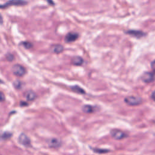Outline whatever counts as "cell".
Segmentation results:
<instances>
[{
	"instance_id": "1",
	"label": "cell",
	"mask_w": 155,
	"mask_h": 155,
	"mask_svg": "<svg viewBox=\"0 0 155 155\" xmlns=\"http://www.w3.org/2000/svg\"><path fill=\"white\" fill-rule=\"evenodd\" d=\"M12 70L13 74L17 76H23L26 73V70L25 67L19 64L13 65L12 66Z\"/></svg>"
},
{
	"instance_id": "2",
	"label": "cell",
	"mask_w": 155,
	"mask_h": 155,
	"mask_svg": "<svg viewBox=\"0 0 155 155\" xmlns=\"http://www.w3.org/2000/svg\"><path fill=\"white\" fill-rule=\"evenodd\" d=\"M125 102L131 106H136L140 105L142 103V99L139 97L136 96H128L125 98Z\"/></svg>"
},
{
	"instance_id": "3",
	"label": "cell",
	"mask_w": 155,
	"mask_h": 155,
	"mask_svg": "<svg viewBox=\"0 0 155 155\" xmlns=\"http://www.w3.org/2000/svg\"><path fill=\"white\" fill-rule=\"evenodd\" d=\"M111 135L114 139L117 140L122 139L125 138L126 137H127V135L125 132L117 129L112 130L111 131Z\"/></svg>"
},
{
	"instance_id": "4",
	"label": "cell",
	"mask_w": 155,
	"mask_h": 155,
	"mask_svg": "<svg viewBox=\"0 0 155 155\" xmlns=\"http://www.w3.org/2000/svg\"><path fill=\"white\" fill-rule=\"evenodd\" d=\"M18 140L21 144L25 147H29L31 146V139L24 133H21L20 135L18 138Z\"/></svg>"
},
{
	"instance_id": "5",
	"label": "cell",
	"mask_w": 155,
	"mask_h": 155,
	"mask_svg": "<svg viewBox=\"0 0 155 155\" xmlns=\"http://www.w3.org/2000/svg\"><path fill=\"white\" fill-rule=\"evenodd\" d=\"M79 37V34L76 32H69L68 33L65 37V41L67 43H72L76 41Z\"/></svg>"
},
{
	"instance_id": "6",
	"label": "cell",
	"mask_w": 155,
	"mask_h": 155,
	"mask_svg": "<svg viewBox=\"0 0 155 155\" xmlns=\"http://www.w3.org/2000/svg\"><path fill=\"white\" fill-rule=\"evenodd\" d=\"M154 75L151 72H146L141 77L142 80L146 83H150L153 82L154 80Z\"/></svg>"
},
{
	"instance_id": "7",
	"label": "cell",
	"mask_w": 155,
	"mask_h": 155,
	"mask_svg": "<svg viewBox=\"0 0 155 155\" xmlns=\"http://www.w3.org/2000/svg\"><path fill=\"white\" fill-rule=\"evenodd\" d=\"M48 144L51 148H58L61 145V141L58 138H52L49 140Z\"/></svg>"
},
{
	"instance_id": "8",
	"label": "cell",
	"mask_w": 155,
	"mask_h": 155,
	"mask_svg": "<svg viewBox=\"0 0 155 155\" xmlns=\"http://www.w3.org/2000/svg\"><path fill=\"white\" fill-rule=\"evenodd\" d=\"M24 96L27 101H33L36 98V94L33 90H27L25 93Z\"/></svg>"
},
{
	"instance_id": "9",
	"label": "cell",
	"mask_w": 155,
	"mask_h": 155,
	"mask_svg": "<svg viewBox=\"0 0 155 155\" xmlns=\"http://www.w3.org/2000/svg\"><path fill=\"white\" fill-rule=\"evenodd\" d=\"M127 33L129 35H132L134 37H136V38H141L143 36H144L145 35V33L141 31H129L127 32Z\"/></svg>"
},
{
	"instance_id": "10",
	"label": "cell",
	"mask_w": 155,
	"mask_h": 155,
	"mask_svg": "<svg viewBox=\"0 0 155 155\" xmlns=\"http://www.w3.org/2000/svg\"><path fill=\"white\" fill-rule=\"evenodd\" d=\"M84 60L80 56H76L72 60V64L75 65H81L83 64Z\"/></svg>"
},
{
	"instance_id": "11",
	"label": "cell",
	"mask_w": 155,
	"mask_h": 155,
	"mask_svg": "<svg viewBox=\"0 0 155 155\" xmlns=\"http://www.w3.org/2000/svg\"><path fill=\"white\" fill-rule=\"evenodd\" d=\"M63 50H64V47L61 44H56L52 47L53 52L56 53H60L62 52Z\"/></svg>"
},
{
	"instance_id": "12",
	"label": "cell",
	"mask_w": 155,
	"mask_h": 155,
	"mask_svg": "<svg viewBox=\"0 0 155 155\" xmlns=\"http://www.w3.org/2000/svg\"><path fill=\"white\" fill-rule=\"evenodd\" d=\"M26 2L23 1H18V0H15V1H8L6 4H4L3 7H6L7 5H23L24 4H25Z\"/></svg>"
},
{
	"instance_id": "13",
	"label": "cell",
	"mask_w": 155,
	"mask_h": 155,
	"mask_svg": "<svg viewBox=\"0 0 155 155\" xmlns=\"http://www.w3.org/2000/svg\"><path fill=\"white\" fill-rule=\"evenodd\" d=\"M71 89L73 92L79 93V94H85L86 93V92L84 91V90L83 89H82L81 87H80L78 86H74L71 87Z\"/></svg>"
},
{
	"instance_id": "14",
	"label": "cell",
	"mask_w": 155,
	"mask_h": 155,
	"mask_svg": "<svg viewBox=\"0 0 155 155\" xmlns=\"http://www.w3.org/2000/svg\"><path fill=\"white\" fill-rule=\"evenodd\" d=\"M82 110L84 112H86V113H92V112L94 111L95 108L93 106H92L86 105V106H83Z\"/></svg>"
},
{
	"instance_id": "15",
	"label": "cell",
	"mask_w": 155,
	"mask_h": 155,
	"mask_svg": "<svg viewBox=\"0 0 155 155\" xmlns=\"http://www.w3.org/2000/svg\"><path fill=\"white\" fill-rule=\"evenodd\" d=\"M22 44L26 49H31L33 46L32 44L31 43V42H29V41H24L22 43Z\"/></svg>"
},
{
	"instance_id": "16",
	"label": "cell",
	"mask_w": 155,
	"mask_h": 155,
	"mask_svg": "<svg viewBox=\"0 0 155 155\" xmlns=\"http://www.w3.org/2000/svg\"><path fill=\"white\" fill-rule=\"evenodd\" d=\"M13 86L18 89H21L22 87V82L19 80H17L13 82Z\"/></svg>"
},
{
	"instance_id": "17",
	"label": "cell",
	"mask_w": 155,
	"mask_h": 155,
	"mask_svg": "<svg viewBox=\"0 0 155 155\" xmlns=\"http://www.w3.org/2000/svg\"><path fill=\"white\" fill-rule=\"evenodd\" d=\"M6 58L9 60V61H12L14 58V56L13 55L10 53H8L7 55H6Z\"/></svg>"
},
{
	"instance_id": "18",
	"label": "cell",
	"mask_w": 155,
	"mask_h": 155,
	"mask_svg": "<svg viewBox=\"0 0 155 155\" xmlns=\"http://www.w3.org/2000/svg\"><path fill=\"white\" fill-rule=\"evenodd\" d=\"M5 100V95L3 92L0 91V102H3Z\"/></svg>"
},
{
	"instance_id": "19",
	"label": "cell",
	"mask_w": 155,
	"mask_h": 155,
	"mask_svg": "<svg viewBox=\"0 0 155 155\" xmlns=\"http://www.w3.org/2000/svg\"><path fill=\"white\" fill-rule=\"evenodd\" d=\"M151 68H152L153 71L155 72V60L152 61V63H151Z\"/></svg>"
},
{
	"instance_id": "20",
	"label": "cell",
	"mask_w": 155,
	"mask_h": 155,
	"mask_svg": "<svg viewBox=\"0 0 155 155\" xmlns=\"http://www.w3.org/2000/svg\"><path fill=\"white\" fill-rule=\"evenodd\" d=\"M151 98L153 101H155V90L151 94Z\"/></svg>"
},
{
	"instance_id": "21",
	"label": "cell",
	"mask_w": 155,
	"mask_h": 155,
	"mask_svg": "<svg viewBox=\"0 0 155 155\" xmlns=\"http://www.w3.org/2000/svg\"><path fill=\"white\" fill-rule=\"evenodd\" d=\"M3 23V17L1 14H0V23Z\"/></svg>"
}]
</instances>
